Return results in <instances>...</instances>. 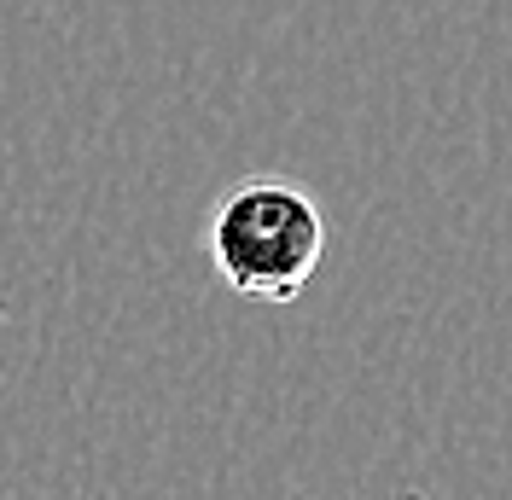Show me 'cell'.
I'll return each instance as SVG.
<instances>
[{"mask_svg": "<svg viewBox=\"0 0 512 500\" xmlns=\"http://www.w3.org/2000/svg\"><path fill=\"white\" fill-rule=\"evenodd\" d=\"M0 320H6V314H0Z\"/></svg>", "mask_w": 512, "mask_h": 500, "instance_id": "2", "label": "cell"}, {"mask_svg": "<svg viewBox=\"0 0 512 500\" xmlns=\"http://www.w3.org/2000/svg\"><path fill=\"white\" fill-rule=\"evenodd\" d=\"M326 256V216L303 187L245 181L210 216V268L227 291L286 309L297 303Z\"/></svg>", "mask_w": 512, "mask_h": 500, "instance_id": "1", "label": "cell"}]
</instances>
